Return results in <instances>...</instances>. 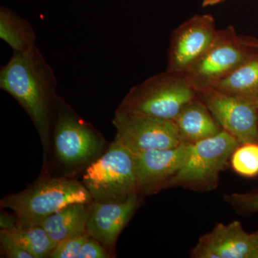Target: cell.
Here are the masks:
<instances>
[{
  "label": "cell",
  "mask_w": 258,
  "mask_h": 258,
  "mask_svg": "<svg viewBox=\"0 0 258 258\" xmlns=\"http://www.w3.org/2000/svg\"><path fill=\"white\" fill-rule=\"evenodd\" d=\"M57 86L53 70L37 46L26 52H13L0 69V88L28 113L41 139L45 161L59 97Z\"/></svg>",
  "instance_id": "cell-1"
},
{
  "label": "cell",
  "mask_w": 258,
  "mask_h": 258,
  "mask_svg": "<svg viewBox=\"0 0 258 258\" xmlns=\"http://www.w3.org/2000/svg\"><path fill=\"white\" fill-rule=\"evenodd\" d=\"M93 203L83 184L63 177H43L30 187L5 197L2 208L13 210L18 226L40 225L52 214L74 204Z\"/></svg>",
  "instance_id": "cell-2"
},
{
  "label": "cell",
  "mask_w": 258,
  "mask_h": 258,
  "mask_svg": "<svg viewBox=\"0 0 258 258\" xmlns=\"http://www.w3.org/2000/svg\"><path fill=\"white\" fill-rule=\"evenodd\" d=\"M196 97V91L184 75L166 71L132 88L115 112L174 120Z\"/></svg>",
  "instance_id": "cell-3"
},
{
  "label": "cell",
  "mask_w": 258,
  "mask_h": 258,
  "mask_svg": "<svg viewBox=\"0 0 258 258\" xmlns=\"http://www.w3.org/2000/svg\"><path fill=\"white\" fill-rule=\"evenodd\" d=\"M82 182L94 202L123 201L141 195L135 156L115 140L86 167Z\"/></svg>",
  "instance_id": "cell-4"
},
{
  "label": "cell",
  "mask_w": 258,
  "mask_h": 258,
  "mask_svg": "<svg viewBox=\"0 0 258 258\" xmlns=\"http://www.w3.org/2000/svg\"><path fill=\"white\" fill-rule=\"evenodd\" d=\"M52 125L56 156L66 167H87L98 158L104 145L101 134L60 96L56 102Z\"/></svg>",
  "instance_id": "cell-5"
},
{
  "label": "cell",
  "mask_w": 258,
  "mask_h": 258,
  "mask_svg": "<svg viewBox=\"0 0 258 258\" xmlns=\"http://www.w3.org/2000/svg\"><path fill=\"white\" fill-rule=\"evenodd\" d=\"M240 144L225 130L193 144L187 160L168 188L180 186L200 191L215 189L220 173L230 166L231 156Z\"/></svg>",
  "instance_id": "cell-6"
},
{
  "label": "cell",
  "mask_w": 258,
  "mask_h": 258,
  "mask_svg": "<svg viewBox=\"0 0 258 258\" xmlns=\"http://www.w3.org/2000/svg\"><path fill=\"white\" fill-rule=\"evenodd\" d=\"M254 51L242 42L233 26L218 30L208 50L185 77L196 91L212 87L243 63Z\"/></svg>",
  "instance_id": "cell-7"
},
{
  "label": "cell",
  "mask_w": 258,
  "mask_h": 258,
  "mask_svg": "<svg viewBox=\"0 0 258 258\" xmlns=\"http://www.w3.org/2000/svg\"><path fill=\"white\" fill-rule=\"evenodd\" d=\"M115 140L134 154L171 149L185 143L173 120L115 112Z\"/></svg>",
  "instance_id": "cell-8"
},
{
  "label": "cell",
  "mask_w": 258,
  "mask_h": 258,
  "mask_svg": "<svg viewBox=\"0 0 258 258\" xmlns=\"http://www.w3.org/2000/svg\"><path fill=\"white\" fill-rule=\"evenodd\" d=\"M217 30L210 15H195L180 25L171 35L166 71L186 74L208 50Z\"/></svg>",
  "instance_id": "cell-9"
},
{
  "label": "cell",
  "mask_w": 258,
  "mask_h": 258,
  "mask_svg": "<svg viewBox=\"0 0 258 258\" xmlns=\"http://www.w3.org/2000/svg\"><path fill=\"white\" fill-rule=\"evenodd\" d=\"M196 93L222 128L239 143L258 142V108L213 87Z\"/></svg>",
  "instance_id": "cell-10"
},
{
  "label": "cell",
  "mask_w": 258,
  "mask_h": 258,
  "mask_svg": "<svg viewBox=\"0 0 258 258\" xmlns=\"http://www.w3.org/2000/svg\"><path fill=\"white\" fill-rule=\"evenodd\" d=\"M192 145L184 143L171 149L134 154L141 195H154L168 188L187 160Z\"/></svg>",
  "instance_id": "cell-11"
},
{
  "label": "cell",
  "mask_w": 258,
  "mask_h": 258,
  "mask_svg": "<svg viewBox=\"0 0 258 258\" xmlns=\"http://www.w3.org/2000/svg\"><path fill=\"white\" fill-rule=\"evenodd\" d=\"M258 232L249 234L238 221L217 224L212 232L200 237L191 249L194 258H254Z\"/></svg>",
  "instance_id": "cell-12"
},
{
  "label": "cell",
  "mask_w": 258,
  "mask_h": 258,
  "mask_svg": "<svg viewBox=\"0 0 258 258\" xmlns=\"http://www.w3.org/2000/svg\"><path fill=\"white\" fill-rule=\"evenodd\" d=\"M139 195L123 201L91 203L86 231L111 254L120 232L138 208Z\"/></svg>",
  "instance_id": "cell-13"
},
{
  "label": "cell",
  "mask_w": 258,
  "mask_h": 258,
  "mask_svg": "<svg viewBox=\"0 0 258 258\" xmlns=\"http://www.w3.org/2000/svg\"><path fill=\"white\" fill-rule=\"evenodd\" d=\"M173 121L185 143H198L223 130L198 95L181 108Z\"/></svg>",
  "instance_id": "cell-14"
},
{
  "label": "cell",
  "mask_w": 258,
  "mask_h": 258,
  "mask_svg": "<svg viewBox=\"0 0 258 258\" xmlns=\"http://www.w3.org/2000/svg\"><path fill=\"white\" fill-rule=\"evenodd\" d=\"M91 203L69 205L46 217L39 225L46 231L56 246L67 239L87 232Z\"/></svg>",
  "instance_id": "cell-15"
},
{
  "label": "cell",
  "mask_w": 258,
  "mask_h": 258,
  "mask_svg": "<svg viewBox=\"0 0 258 258\" xmlns=\"http://www.w3.org/2000/svg\"><path fill=\"white\" fill-rule=\"evenodd\" d=\"M212 87L258 108V50Z\"/></svg>",
  "instance_id": "cell-16"
},
{
  "label": "cell",
  "mask_w": 258,
  "mask_h": 258,
  "mask_svg": "<svg viewBox=\"0 0 258 258\" xmlns=\"http://www.w3.org/2000/svg\"><path fill=\"white\" fill-rule=\"evenodd\" d=\"M0 38L15 52H26L37 46L36 34L30 23L4 6L0 8Z\"/></svg>",
  "instance_id": "cell-17"
},
{
  "label": "cell",
  "mask_w": 258,
  "mask_h": 258,
  "mask_svg": "<svg viewBox=\"0 0 258 258\" xmlns=\"http://www.w3.org/2000/svg\"><path fill=\"white\" fill-rule=\"evenodd\" d=\"M34 258L48 257L55 248L46 231L40 225L18 226L10 230H3Z\"/></svg>",
  "instance_id": "cell-18"
},
{
  "label": "cell",
  "mask_w": 258,
  "mask_h": 258,
  "mask_svg": "<svg viewBox=\"0 0 258 258\" xmlns=\"http://www.w3.org/2000/svg\"><path fill=\"white\" fill-rule=\"evenodd\" d=\"M230 166L244 177L258 176V142L240 144L231 156Z\"/></svg>",
  "instance_id": "cell-19"
},
{
  "label": "cell",
  "mask_w": 258,
  "mask_h": 258,
  "mask_svg": "<svg viewBox=\"0 0 258 258\" xmlns=\"http://www.w3.org/2000/svg\"><path fill=\"white\" fill-rule=\"evenodd\" d=\"M224 199L241 215L258 212V189L246 194H231L226 195Z\"/></svg>",
  "instance_id": "cell-20"
},
{
  "label": "cell",
  "mask_w": 258,
  "mask_h": 258,
  "mask_svg": "<svg viewBox=\"0 0 258 258\" xmlns=\"http://www.w3.org/2000/svg\"><path fill=\"white\" fill-rule=\"evenodd\" d=\"M88 232L62 241L49 254L50 258H77L83 244L89 237Z\"/></svg>",
  "instance_id": "cell-21"
},
{
  "label": "cell",
  "mask_w": 258,
  "mask_h": 258,
  "mask_svg": "<svg viewBox=\"0 0 258 258\" xmlns=\"http://www.w3.org/2000/svg\"><path fill=\"white\" fill-rule=\"evenodd\" d=\"M2 252L5 257L9 258H34L5 231L1 230L0 233Z\"/></svg>",
  "instance_id": "cell-22"
},
{
  "label": "cell",
  "mask_w": 258,
  "mask_h": 258,
  "mask_svg": "<svg viewBox=\"0 0 258 258\" xmlns=\"http://www.w3.org/2000/svg\"><path fill=\"white\" fill-rule=\"evenodd\" d=\"M111 255L101 244L89 236L83 244L77 258H107L111 257Z\"/></svg>",
  "instance_id": "cell-23"
},
{
  "label": "cell",
  "mask_w": 258,
  "mask_h": 258,
  "mask_svg": "<svg viewBox=\"0 0 258 258\" xmlns=\"http://www.w3.org/2000/svg\"><path fill=\"white\" fill-rule=\"evenodd\" d=\"M18 225V219L15 214L10 215L7 212L1 213L0 216V227L3 230H10Z\"/></svg>",
  "instance_id": "cell-24"
},
{
  "label": "cell",
  "mask_w": 258,
  "mask_h": 258,
  "mask_svg": "<svg viewBox=\"0 0 258 258\" xmlns=\"http://www.w3.org/2000/svg\"><path fill=\"white\" fill-rule=\"evenodd\" d=\"M243 43L251 48L258 50V38L252 36H240Z\"/></svg>",
  "instance_id": "cell-25"
},
{
  "label": "cell",
  "mask_w": 258,
  "mask_h": 258,
  "mask_svg": "<svg viewBox=\"0 0 258 258\" xmlns=\"http://www.w3.org/2000/svg\"><path fill=\"white\" fill-rule=\"evenodd\" d=\"M224 0H204L203 3V6L204 8L209 6H214V5L219 4Z\"/></svg>",
  "instance_id": "cell-26"
},
{
  "label": "cell",
  "mask_w": 258,
  "mask_h": 258,
  "mask_svg": "<svg viewBox=\"0 0 258 258\" xmlns=\"http://www.w3.org/2000/svg\"><path fill=\"white\" fill-rule=\"evenodd\" d=\"M254 258H258V247L257 251H256L255 255H254Z\"/></svg>",
  "instance_id": "cell-27"
}]
</instances>
